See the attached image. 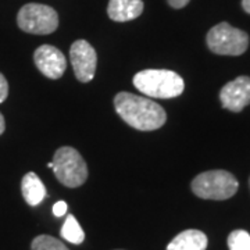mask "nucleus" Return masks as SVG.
Instances as JSON below:
<instances>
[{
	"mask_svg": "<svg viewBox=\"0 0 250 250\" xmlns=\"http://www.w3.org/2000/svg\"><path fill=\"white\" fill-rule=\"evenodd\" d=\"M114 107L118 116L138 131H154L167 121L166 110L156 102L129 92L117 93Z\"/></svg>",
	"mask_w": 250,
	"mask_h": 250,
	"instance_id": "1",
	"label": "nucleus"
},
{
	"mask_svg": "<svg viewBox=\"0 0 250 250\" xmlns=\"http://www.w3.org/2000/svg\"><path fill=\"white\" fill-rule=\"evenodd\" d=\"M134 86L143 95L156 99H171L179 96L185 83L182 77L171 70H143L136 72Z\"/></svg>",
	"mask_w": 250,
	"mask_h": 250,
	"instance_id": "2",
	"label": "nucleus"
},
{
	"mask_svg": "<svg viewBox=\"0 0 250 250\" xmlns=\"http://www.w3.org/2000/svg\"><path fill=\"white\" fill-rule=\"evenodd\" d=\"M52 168L64 187L78 188L88 179V166L78 150L70 146H62L57 149L53 156V161L47 164Z\"/></svg>",
	"mask_w": 250,
	"mask_h": 250,
	"instance_id": "3",
	"label": "nucleus"
},
{
	"mask_svg": "<svg viewBox=\"0 0 250 250\" xmlns=\"http://www.w3.org/2000/svg\"><path fill=\"white\" fill-rule=\"evenodd\" d=\"M192 192L206 200H227L232 197L239 184L231 172L225 170L205 171L192 181Z\"/></svg>",
	"mask_w": 250,
	"mask_h": 250,
	"instance_id": "4",
	"label": "nucleus"
},
{
	"mask_svg": "<svg viewBox=\"0 0 250 250\" xmlns=\"http://www.w3.org/2000/svg\"><path fill=\"white\" fill-rule=\"evenodd\" d=\"M206 42L208 49L220 56H241L249 46V35L239 28L220 22L207 34Z\"/></svg>",
	"mask_w": 250,
	"mask_h": 250,
	"instance_id": "5",
	"label": "nucleus"
},
{
	"mask_svg": "<svg viewBox=\"0 0 250 250\" xmlns=\"http://www.w3.org/2000/svg\"><path fill=\"white\" fill-rule=\"evenodd\" d=\"M17 24L27 34L49 35L59 28V14L50 6L28 3L18 11Z\"/></svg>",
	"mask_w": 250,
	"mask_h": 250,
	"instance_id": "6",
	"label": "nucleus"
},
{
	"mask_svg": "<svg viewBox=\"0 0 250 250\" xmlns=\"http://www.w3.org/2000/svg\"><path fill=\"white\" fill-rule=\"evenodd\" d=\"M70 60L75 77L80 82H89L95 78V72L98 67V54L89 42L78 39L71 45Z\"/></svg>",
	"mask_w": 250,
	"mask_h": 250,
	"instance_id": "7",
	"label": "nucleus"
},
{
	"mask_svg": "<svg viewBox=\"0 0 250 250\" xmlns=\"http://www.w3.org/2000/svg\"><path fill=\"white\" fill-rule=\"evenodd\" d=\"M36 68L50 80H59L67 68L65 56L52 45L39 46L34 53Z\"/></svg>",
	"mask_w": 250,
	"mask_h": 250,
	"instance_id": "8",
	"label": "nucleus"
},
{
	"mask_svg": "<svg viewBox=\"0 0 250 250\" xmlns=\"http://www.w3.org/2000/svg\"><path fill=\"white\" fill-rule=\"evenodd\" d=\"M220 100L224 108L239 113L250 103V77L242 75L224 85L220 92Z\"/></svg>",
	"mask_w": 250,
	"mask_h": 250,
	"instance_id": "9",
	"label": "nucleus"
},
{
	"mask_svg": "<svg viewBox=\"0 0 250 250\" xmlns=\"http://www.w3.org/2000/svg\"><path fill=\"white\" fill-rule=\"evenodd\" d=\"M143 13L142 0H110L107 14L116 22H126L138 18Z\"/></svg>",
	"mask_w": 250,
	"mask_h": 250,
	"instance_id": "10",
	"label": "nucleus"
},
{
	"mask_svg": "<svg viewBox=\"0 0 250 250\" xmlns=\"http://www.w3.org/2000/svg\"><path fill=\"white\" fill-rule=\"evenodd\" d=\"M207 243L208 241L205 232L199 229H187L168 243L167 250H206Z\"/></svg>",
	"mask_w": 250,
	"mask_h": 250,
	"instance_id": "11",
	"label": "nucleus"
},
{
	"mask_svg": "<svg viewBox=\"0 0 250 250\" xmlns=\"http://www.w3.org/2000/svg\"><path fill=\"white\" fill-rule=\"evenodd\" d=\"M22 196L29 206H39L46 197V188L35 172H28L21 181Z\"/></svg>",
	"mask_w": 250,
	"mask_h": 250,
	"instance_id": "12",
	"label": "nucleus"
},
{
	"mask_svg": "<svg viewBox=\"0 0 250 250\" xmlns=\"http://www.w3.org/2000/svg\"><path fill=\"white\" fill-rule=\"evenodd\" d=\"M60 233H62V236L65 241H68L70 243H74V245H81L83 242V239H85V233L82 231L81 225L75 220V217L71 214L65 218Z\"/></svg>",
	"mask_w": 250,
	"mask_h": 250,
	"instance_id": "13",
	"label": "nucleus"
},
{
	"mask_svg": "<svg viewBox=\"0 0 250 250\" xmlns=\"http://www.w3.org/2000/svg\"><path fill=\"white\" fill-rule=\"evenodd\" d=\"M32 250H68V248L50 235H39L32 241Z\"/></svg>",
	"mask_w": 250,
	"mask_h": 250,
	"instance_id": "14",
	"label": "nucleus"
},
{
	"mask_svg": "<svg viewBox=\"0 0 250 250\" xmlns=\"http://www.w3.org/2000/svg\"><path fill=\"white\" fill-rule=\"evenodd\" d=\"M229 250H250V233L243 229H235L228 236Z\"/></svg>",
	"mask_w": 250,
	"mask_h": 250,
	"instance_id": "15",
	"label": "nucleus"
},
{
	"mask_svg": "<svg viewBox=\"0 0 250 250\" xmlns=\"http://www.w3.org/2000/svg\"><path fill=\"white\" fill-rule=\"evenodd\" d=\"M9 96V83L6 77L0 72V103H3Z\"/></svg>",
	"mask_w": 250,
	"mask_h": 250,
	"instance_id": "16",
	"label": "nucleus"
},
{
	"mask_svg": "<svg viewBox=\"0 0 250 250\" xmlns=\"http://www.w3.org/2000/svg\"><path fill=\"white\" fill-rule=\"evenodd\" d=\"M65 213H67V203L65 202L60 200L53 206V214L56 217H62Z\"/></svg>",
	"mask_w": 250,
	"mask_h": 250,
	"instance_id": "17",
	"label": "nucleus"
},
{
	"mask_svg": "<svg viewBox=\"0 0 250 250\" xmlns=\"http://www.w3.org/2000/svg\"><path fill=\"white\" fill-rule=\"evenodd\" d=\"M172 9H184L190 0H167Z\"/></svg>",
	"mask_w": 250,
	"mask_h": 250,
	"instance_id": "18",
	"label": "nucleus"
},
{
	"mask_svg": "<svg viewBox=\"0 0 250 250\" xmlns=\"http://www.w3.org/2000/svg\"><path fill=\"white\" fill-rule=\"evenodd\" d=\"M4 129H6V121H4V117H3V114L0 113V135L4 132Z\"/></svg>",
	"mask_w": 250,
	"mask_h": 250,
	"instance_id": "19",
	"label": "nucleus"
},
{
	"mask_svg": "<svg viewBox=\"0 0 250 250\" xmlns=\"http://www.w3.org/2000/svg\"><path fill=\"white\" fill-rule=\"evenodd\" d=\"M242 7L248 14H250V0H242Z\"/></svg>",
	"mask_w": 250,
	"mask_h": 250,
	"instance_id": "20",
	"label": "nucleus"
}]
</instances>
